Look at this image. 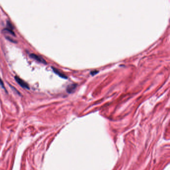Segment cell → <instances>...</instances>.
I'll return each instance as SVG.
<instances>
[{
  "label": "cell",
  "mask_w": 170,
  "mask_h": 170,
  "mask_svg": "<svg viewBox=\"0 0 170 170\" xmlns=\"http://www.w3.org/2000/svg\"><path fill=\"white\" fill-rule=\"evenodd\" d=\"M0 85H1V86H2V87L7 92V90H6V88H5V86H4V82H3V80H2V79H1V77H0Z\"/></svg>",
  "instance_id": "cell-6"
},
{
  "label": "cell",
  "mask_w": 170,
  "mask_h": 170,
  "mask_svg": "<svg viewBox=\"0 0 170 170\" xmlns=\"http://www.w3.org/2000/svg\"><path fill=\"white\" fill-rule=\"evenodd\" d=\"M4 31H7L9 33L11 34L14 35V36H15V33L13 31V28H5Z\"/></svg>",
  "instance_id": "cell-5"
},
{
  "label": "cell",
  "mask_w": 170,
  "mask_h": 170,
  "mask_svg": "<svg viewBox=\"0 0 170 170\" xmlns=\"http://www.w3.org/2000/svg\"><path fill=\"white\" fill-rule=\"evenodd\" d=\"M98 72V71H92L91 72V74L92 75V76H94V75H95Z\"/></svg>",
  "instance_id": "cell-9"
},
{
  "label": "cell",
  "mask_w": 170,
  "mask_h": 170,
  "mask_svg": "<svg viewBox=\"0 0 170 170\" xmlns=\"http://www.w3.org/2000/svg\"><path fill=\"white\" fill-rule=\"evenodd\" d=\"M6 38H7L8 40H9V41H11V42H16L14 41V39H13V38H9V37H7Z\"/></svg>",
  "instance_id": "cell-8"
},
{
  "label": "cell",
  "mask_w": 170,
  "mask_h": 170,
  "mask_svg": "<svg viewBox=\"0 0 170 170\" xmlns=\"http://www.w3.org/2000/svg\"><path fill=\"white\" fill-rule=\"evenodd\" d=\"M14 79H15V80H16V82L21 87H22L24 88H26V89H29V86L28 85V84L27 82H25L24 81L23 79H22L21 78H20L18 76H15Z\"/></svg>",
  "instance_id": "cell-1"
},
{
  "label": "cell",
  "mask_w": 170,
  "mask_h": 170,
  "mask_svg": "<svg viewBox=\"0 0 170 170\" xmlns=\"http://www.w3.org/2000/svg\"><path fill=\"white\" fill-rule=\"evenodd\" d=\"M10 86H11V88L12 89H13V90H14L15 91H16V92L17 93V94H19V95H20V93H19V92L16 89V88H15L14 87H13V86H11V85H10Z\"/></svg>",
  "instance_id": "cell-7"
},
{
  "label": "cell",
  "mask_w": 170,
  "mask_h": 170,
  "mask_svg": "<svg viewBox=\"0 0 170 170\" xmlns=\"http://www.w3.org/2000/svg\"><path fill=\"white\" fill-rule=\"evenodd\" d=\"M77 86L76 84H71L69 86H68L67 88V91L68 93H72L73 92V91H74V90H75V89L76 88Z\"/></svg>",
  "instance_id": "cell-4"
},
{
  "label": "cell",
  "mask_w": 170,
  "mask_h": 170,
  "mask_svg": "<svg viewBox=\"0 0 170 170\" xmlns=\"http://www.w3.org/2000/svg\"><path fill=\"white\" fill-rule=\"evenodd\" d=\"M29 57L31 58H32L35 60H36L37 61H38L39 62L43 63V64H47V62L46 61H45V60L42 57H40V56H38V55H37L34 53H31L29 54Z\"/></svg>",
  "instance_id": "cell-2"
},
{
  "label": "cell",
  "mask_w": 170,
  "mask_h": 170,
  "mask_svg": "<svg viewBox=\"0 0 170 170\" xmlns=\"http://www.w3.org/2000/svg\"><path fill=\"white\" fill-rule=\"evenodd\" d=\"M52 69L53 70V72L56 74H57V75H58L59 76H60L62 78H64V79H66L67 78V76H66V75L62 73H61L59 71H58L57 69L56 68H54L53 67H52Z\"/></svg>",
  "instance_id": "cell-3"
}]
</instances>
